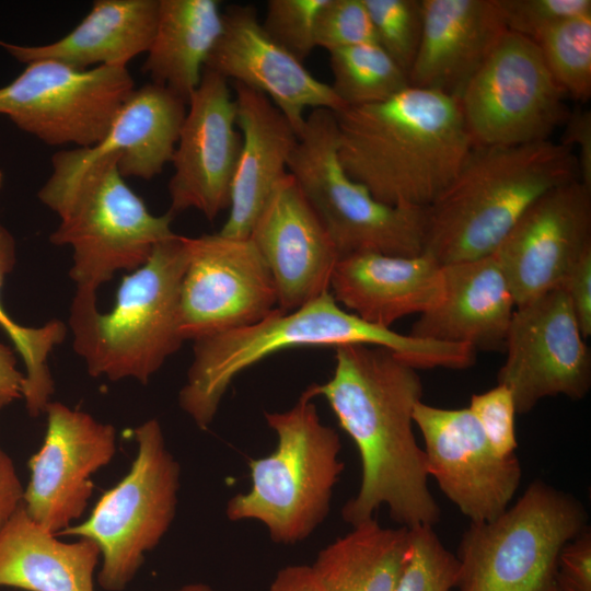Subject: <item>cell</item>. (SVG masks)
I'll return each instance as SVG.
<instances>
[{
	"label": "cell",
	"instance_id": "6da1fadb",
	"mask_svg": "<svg viewBox=\"0 0 591 591\" xmlns=\"http://www.w3.org/2000/svg\"><path fill=\"white\" fill-rule=\"evenodd\" d=\"M334 349L333 375L308 389L326 399L360 456V486L341 509L344 521L355 526L385 506L399 526H434L441 510L413 430L414 407L424 393L417 369L382 347Z\"/></svg>",
	"mask_w": 591,
	"mask_h": 591
},
{
	"label": "cell",
	"instance_id": "7a4b0ae2",
	"mask_svg": "<svg viewBox=\"0 0 591 591\" xmlns=\"http://www.w3.org/2000/svg\"><path fill=\"white\" fill-rule=\"evenodd\" d=\"M335 117L340 165L391 206L429 207L473 148L457 100L434 90L409 85Z\"/></svg>",
	"mask_w": 591,
	"mask_h": 591
},
{
	"label": "cell",
	"instance_id": "3957f363",
	"mask_svg": "<svg viewBox=\"0 0 591 591\" xmlns=\"http://www.w3.org/2000/svg\"><path fill=\"white\" fill-rule=\"evenodd\" d=\"M575 179L577 157L561 142L473 146L450 185L426 208L424 253L440 265L491 256L538 197Z\"/></svg>",
	"mask_w": 591,
	"mask_h": 591
},
{
	"label": "cell",
	"instance_id": "277c9868",
	"mask_svg": "<svg viewBox=\"0 0 591 591\" xmlns=\"http://www.w3.org/2000/svg\"><path fill=\"white\" fill-rule=\"evenodd\" d=\"M361 344L386 348L415 369L444 368L449 344L396 333L339 306L331 291L302 306L279 309L254 324L194 341V357L178 404L199 429L213 421L233 380L281 350Z\"/></svg>",
	"mask_w": 591,
	"mask_h": 591
},
{
	"label": "cell",
	"instance_id": "5b68a950",
	"mask_svg": "<svg viewBox=\"0 0 591 591\" xmlns=\"http://www.w3.org/2000/svg\"><path fill=\"white\" fill-rule=\"evenodd\" d=\"M186 263L184 236L176 234L123 278L107 313L99 312L96 298L73 296L72 347L91 376L147 384L182 347L181 287Z\"/></svg>",
	"mask_w": 591,
	"mask_h": 591
},
{
	"label": "cell",
	"instance_id": "8992f818",
	"mask_svg": "<svg viewBox=\"0 0 591 591\" xmlns=\"http://www.w3.org/2000/svg\"><path fill=\"white\" fill-rule=\"evenodd\" d=\"M119 158H102L73 176L50 181L38 199L60 223L49 241L72 250L69 276L74 294L96 297L118 270L141 267L160 243L174 237V216L151 213L118 171Z\"/></svg>",
	"mask_w": 591,
	"mask_h": 591
},
{
	"label": "cell",
	"instance_id": "52a82bcc",
	"mask_svg": "<svg viewBox=\"0 0 591 591\" xmlns=\"http://www.w3.org/2000/svg\"><path fill=\"white\" fill-rule=\"evenodd\" d=\"M314 398L306 387L291 408L265 413L276 448L250 460L251 487L227 502L230 521H258L277 544L300 543L324 522L345 468L339 434L322 422Z\"/></svg>",
	"mask_w": 591,
	"mask_h": 591
},
{
	"label": "cell",
	"instance_id": "ba28073f",
	"mask_svg": "<svg viewBox=\"0 0 591 591\" xmlns=\"http://www.w3.org/2000/svg\"><path fill=\"white\" fill-rule=\"evenodd\" d=\"M575 496L533 480L497 518L471 522L460 541L459 591H557L556 566L564 546L587 528Z\"/></svg>",
	"mask_w": 591,
	"mask_h": 591
},
{
	"label": "cell",
	"instance_id": "9c48e42d",
	"mask_svg": "<svg viewBox=\"0 0 591 591\" xmlns=\"http://www.w3.org/2000/svg\"><path fill=\"white\" fill-rule=\"evenodd\" d=\"M288 173L329 234L339 258L356 253L414 257L425 251L426 208L375 199L343 169L335 113L312 109L298 136Z\"/></svg>",
	"mask_w": 591,
	"mask_h": 591
},
{
	"label": "cell",
	"instance_id": "30bf717a",
	"mask_svg": "<svg viewBox=\"0 0 591 591\" xmlns=\"http://www.w3.org/2000/svg\"><path fill=\"white\" fill-rule=\"evenodd\" d=\"M138 450L129 472L96 502L90 517L58 535L86 538L101 552L99 584L121 591L164 537L175 518L181 466L151 418L134 430Z\"/></svg>",
	"mask_w": 591,
	"mask_h": 591
},
{
	"label": "cell",
	"instance_id": "8fae6325",
	"mask_svg": "<svg viewBox=\"0 0 591 591\" xmlns=\"http://www.w3.org/2000/svg\"><path fill=\"white\" fill-rule=\"evenodd\" d=\"M536 44L506 32L457 103L473 146L548 140L570 112Z\"/></svg>",
	"mask_w": 591,
	"mask_h": 591
},
{
	"label": "cell",
	"instance_id": "7c38bea8",
	"mask_svg": "<svg viewBox=\"0 0 591 591\" xmlns=\"http://www.w3.org/2000/svg\"><path fill=\"white\" fill-rule=\"evenodd\" d=\"M135 90L127 67L86 70L40 59L0 88V114L48 146L97 143Z\"/></svg>",
	"mask_w": 591,
	"mask_h": 591
},
{
	"label": "cell",
	"instance_id": "4fadbf2b",
	"mask_svg": "<svg viewBox=\"0 0 591 591\" xmlns=\"http://www.w3.org/2000/svg\"><path fill=\"white\" fill-rule=\"evenodd\" d=\"M184 340L195 341L254 324L278 309L273 276L250 237H230L218 232L184 236Z\"/></svg>",
	"mask_w": 591,
	"mask_h": 591
},
{
	"label": "cell",
	"instance_id": "5bb4252c",
	"mask_svg": "<svg viewBox=\"0 0 591 591\" xmlns=\"http://www.w3.org/2000/svg\"><path fill=\"white\" fill-rule=\"evenodd\" d=\"M583 339L559 288L515 308L497 380L511 391L517 414L548 396L581 399L588 394L591 355Z\"/></svg>",
	"mask_w": 591,
	"mask_h": 591
},
{
	"label": "cell",
	"instance_id": "9a60e30c",
	"mask_svg": "<svg viewBox=\"0 0 591 591\" xmlns=\"http://www.w3.org/2000/svg\"><path fill=\"white\" fill-rule=\"evenodd\" d=\"M424 439L428 476L471 522L490 521L514 497L522 476L517 454L500 456L468 407L418 402L413 412Z\"/></svg>",
	"mask_w": 591,
	"mask_h": 591
},
{
	"label": "cell",
	"instance_id": "2e32d148",
	"mask_svg": "<svg viewBox=\"0 0 591 591\" xmlns=\"http://www.w3.org/2000/svg\"><path fill=\"white\" fill-rule=\"evenodd\" d=\"M45 414V438L28 461L23 506L32 520L58 535L86 509L92 476L115 455L116 430L60 402H50Z\"/></svg>",
	"mask_w": 591,
	"mask_h": 591
},
{
	"label": "cell",
	"instance_id": "e0dca14e",
	"mask_svg": "<svg viewBox=\"0 0 591 591\" xmlns=\"http://www.w3.org/2000/svg\"><path fill=\"white\" fill-rule=\"evenodd\" d=\"M173 153L174 173L169 182L170 209L175 216L187 209L213 220L230 206L231 186L242 136L229 81L204 69Z\"/></svg>",
	"mask_w": 591,
	"mask_h": 591
},
{
	"label": "cell",
	"instance_id": "ac0fdd59",
	"mask_svg": "<svg viewBox=\"0 0 591 591\" xmlns=\"http://www.w3.org/2000/svg\"><path fill=\"white\" fill-rule=\"evenodd\" d=\"M591 246V189L579 179L538 197L519 218L494 256L515 308L557 289Z\"/></svg>",
	"mask_w": 591,
	"mask_h": 591
},
{
	"label": "cell",
	"instance_id": "d6986e66",
	"mask_svg": "<svg viewBox=\"0 0 591 591\" xmlns=\"http://www.w3.org/2000/svg\"><path fill=\"white\" fill-rule=\"evenodd\" d=\"M204 69L265 94L298 136L308 108L334 113L346 108L331 84L315 78L304 62L269 37L252 4L225 8L222 33Z\"/></svg>",
	"mask_w": 591,
	"mask_h": 591
},
{
	"label": "cell",
	"instance_id": "ffe728a7",
	"mask_svg": "<svg viewBox=\"0 0 591 591\" xmlns=\"http://www.w3.org/2000/svg\"><path fill=\"white\" fill-rule=\"evenodd\" d=\"M248 237L273 276L279 310H296L329 291L339 254L291 174L275 187Z\"/></svg>",
	"mask_w": 591,
	"mask_h": 591
},
{
	"label": "cell",
	"instance_id": "44dd1931",
	"mask_svg": "<svg viewBox=\"0 0 591 591\" xmlns=\"http://www.w3.org/2000/svg\"><path fill=\"white\" fill-rule=\"evenodd\" d=\"M186 102L153 82L135 89L94 146L61 150L51 158L48 179H67L91 163L116 155L123 177L151 179L172 161L186 115Z\"/></svg>",
	"mask_w": 591,
	"mask_h": 591
},
{
	"label": "cell",
	"instance_id": "7402d4cb",
	"mask_svg": "<svg viewBox=\"0 0 591 591\" xmlns=\"http://www.w3.org/2000/svg\"><path fill=\"white\" fill-rule=\"evenodd\" d=\"M422 33L410 86L459 99L507 32L496 0H421Z\"/></svg>",
	"mask_w": 591,
	"mask_h": 591
},
{
	"label": "cell",
	"instance_id": "603a6c76",
	"mask_svg": "<svg viewBox=\"0 0 591 591\" xmlns=\"http://www.w3.org/2000/svg\"><path fill=\"white\" fill-rule=\"evenodd\" d=\"M441 300L412 326L414 337L505 350L515 302L494 255L442 265Z\"/></svg>",
	"mask_w": 591,
	"mask_h": 591
},
{
	"label": "cell",
	"instance_id": "cb8c5ba5",
	"mask_svg": "<svg viewBox=\"0 0 591 591\" xmlns=\"http://www.w3.org/2000/svg\"><path fill=\"white\" fill-rule=\"evenodd\" d=\"M329 291L358 317L391 328L397 320L422 314L441 300L442 265L426 253L414 257L356 253L339 258Z\"/></svg>",
	"mask_w": 591,
	"mask_h": 591
},
{
	"label": "cell",
	"instance_id": "d4e9b609",
	"mask_svg": "<svg viewBox=\"0 0 591 591\" xmlns=\"http://www.w3.org/2000/svg\"><path fill=\"white\" fill-rule=\"evenodd\" d=\"M234 90L242 146L231 186L229 216L219 233L248 237L269 196L288 174L298 134L265 94L239 83H234Z\"/></svg>",
	"mask_w": 591,
	"mask_h": 591
},
{
	"label": "cell",
	"instance_id": "484cf974",
	"mask_svg": "<svg viewBox=\"0 0 591 591\" xmlns=\"http://www.w3.org/2000/svg\"><path fill=\"white\" fill-rule=\"evenodd\" d=\"M159 0H96L84 19L66 36L40 46L0 42L23 63L49 59L74 69L126 67L147 53L154 36Z\"/></svg>",
	"mask_w": 591,
	"mask_h": 591
},
{
	"label": "cell",
	"instance_id": "4316f807",
	"mask_svg": "<svg viewBox=\"0 0 591 591\" xmlns=\"http://www.w3.org/2000/svg\"><path fill=\"white\" fill-rule=\"evenodd\" d=\"M99 546L62 542L30 518L23 503L0 531V587L25 591H94Z\"/></svg>",
	"mask_w": 591,
	"mask_h": 591
},
{
	"label": "cell",
	"instance_id": "83f0119b",
	"mask_svg": "<svg viewBox=\"0 0 591 591\" xmlns=\"http://www.w3.org/2000/svg\"><path fill=\"white\" fill-rule=\"evenodd\" d=\"M222 28L223 11L218 0H159L143 71L153 83L188 103Z\"/></svg>",
	"mask_w": 591,
	"mask_h": 591
},
{
	"label": "cell",
	"instance_id": "f1b7e54d",
	"mask_svg": "<svg viewBox=\"0 0 591 591\" xmlns=\"http://www.w3.org/2000/svg\"><path fill=\"white\" fill-rule=\"evenodd\" d=\"M408 543L407 528L372 518L321 549L311 568L321 591H394Z\"/></svg>",
	"mask_w": 591,
	"mask_h": 591
},
{
	"label": "cell",
	"instance_id": "f546056e",
	"mask_svg": "<svg viewBox=\"0 0 591 591\" xmlns=\"http://www.w3.org/2000/svg\"><path fill=\"white\" fill-rule=\"evenodd\" d=\"M16 262V244L12 233L0 222V292L5 277ZM0 328L8 335L21 356L24 367L22 398L31 417L45 413L55 392L48 358L67 335L60 320H51L39 327L16 323L4 310L0 298Z\"/></svg>",
	"mask_w": 591,
	"mask_h": 591
},
{
	"label": "cell",
	"instance_id": "4dcf8cb0",
	"mask_svg": "<svg viewBox=\"0 0 591 591\" xmlns=\"http://www.w3.org/2000/svg\"><path fill=\"white\" fill-rule=\"evenodd\" d=\"M334 93L356 107L385 101L409 86L406 72L378 43L328 51Z\"/></svg>",
	"mask_w": 591,
	"mask_h": 591
},
{
	"label": "cell",
	"instance_id": "1f68e13d",
	"mask_svg": "<svg viewBox=\"0 0 591 591\" xmlns=\"http://www.w3.org/2000/svg\"><path fill=\"white\" fill-rule=\"evenodd\" d=\"M565 92L586 102L591 95V13L560 21L532 39Z\"/></svg>",
	"mask_w": 591,
	"mask_h": 591
},
{
	"label": "cell",
	"instance_id": "d6a6232c",
	"mask_svg": "<svg viewBox=\"0 0 591 591\" xmlns=\"http://www.w3.org/2000/svg\"><path fill=\"white\" fill-rule=\"evenodd\" d=\"M409 530L405 565L394 591H454L459 561L442 543L433 526Z\"/></svg>",
	"mask_w": 591,
	"mask_h": 591
},
{
	"label": "cell",
	"instance_id": "836d02e7",
	"mask_svg": "<svg viewBox=\"0 0 591 591\" xmlns=\"http://www.w3.org/2000/svg\"><path fill=\"white\" fill-rule=\"evenodd\" d=\"M363 2L378 44L408 77L421 39V0H363Z\"/></svg>",
	"mask_w": 591,
	"mask_h": 591
},
{
	"label": "cell",
	"instance_id": "e575fe53",
	"mask_svg": "<svg viewBox=\"0 0 591 591\" xmlns=\"http://www.w3.org/2000/svg\"><path fill=\"white\" fill-rule=\"evenodd\" d=\"M325 2L269 0L262 26L271 39L304 62L316 48V20Z\"/></svg>",
	"mask_w": 591,
	"mask_h": 591
},
{
	"label": "cell",
	"instance_id": "d590c367",
	"mask_svg": "<svg viewBox=\"0 0 591 591\" xmlns=\"http://www.w3.org/2000/svg\"><path fill=\"white\" fill-rule=\"evenodd\" d=\"M315 40L327 51L378 43L363 0H326L316 20Z\"/></svg>",
	"mask_w": 591,
	"mask_h": 591
},
{
	"label": "cell",
	"instance_id": "8d00e7d4",
	"mask_svg": "<svg viewBox=\"0 0 591 591\" xmlns=\"http://www.w3.org/2000/svg\"><path fill=\"white\" fill-rule=\"evenodd\" d=\"M508 32L534 39L545 28L591 13L590 0H496Z\"/></svg>",
	"mask_w": 591,
	"mask_h": 591
},
{
	"label": "cell",
	"instance_id": "74e56055",
	"mask_svg": "<svg viewBox=\"0 0 591 591\" xmlns=\"http://www.w3.org/2000/svg\"><path fill=\"white\" fill-rule=\"evenodd\" d=\"M468 408L497 454H515L517 409L512 393L507 386L497 384L484 393L472 395Z\"/></svg>",
	"mask_w": 591,
	"mask_h": 591
},
{
	"label": "cell",
	"instance_id": "f35d334b",
	"mask_svg": "<svg viewBox=\"0 0 591 591\" xmlns=\"http://www.w3.org/2000/svg\"><path fill=\"white\" fill-rule=\"evenodd\" d=\"M557 591H591V531L587 528L561 549L556 566Z\"/></svg>",
	"mask_w": 591,
	"mask_h": 591
},
{
	"label": "cell",
	"instance_id": "ab89813d",
	"mask_svg": "<svg viewBox=\"0 0 591 591\" xmlns=\"http://www.w3.org/2000/svg\"><path fill=\"white\" fill-rule=\"evenodd\" d=\"M567 296L583 338L591 335V246L569 269L558 287Z\"/></svg>",
	"mask_w": 591,
	"mask_h": 591
},
{
	"label": "cell",
	"instance_id": "60d3db41",
	"mask_svg": "<svg viewBox=\"0 0 591 591\" xmlns=\"http://www.w3.org/2000/svg\"><path fill=\"white\" fill-rule=\"evenodd\" d=\"M560 142L572 151L573 147L579 149L577 157L579 181L591 189V112L589 109L569 114Z\"/></svg>",
	"mask_w": 591,
	"mask_h": 591
},
{
	"label": "cell",
	"instance_id": "b9f144b4",
	"mask_svg": "<svg viewBox=\"0 0 591 591\" xmlns=\"http://www.w3.org/2000/svg\"><path fill=\"white\" fill-rule=\"evenodd\" d=\"M23 495L14 463L0 448V531L23 503Z\"/></svg>",
	"mask_w": 591,
	"mask_h": 591
},
{
	"label": "cell",
	"instance_id": "7bdbcfd3",
	"mask_svg": "<svg viewBox=\"0 0 591 591\" xmlns=\"http://www.w3.org/2000/svg\"><path fill=\"white\" fill-rule=\"evenodd\" d=\"M16 364L14 351L0 343V409L22 397L24 373Z\"/></svg>",
	"mask_w": 591,
	"mask_h": 591
},
{
	"label": "cell",
	"instance_id": "ee69618b",
	"mask_svg": "<svg viewBox=\"0 0 591 591\" xmlns=\"http://www.w3.org/2000/svg\"><path fill=\"white\" fill-rule=\"evenodd\" d=\"M268 591H321L311 566L289 565L276 573Z\"/></svg>",
	"mask_w": 591,
	"mask_h": 591
},
{
	"label": "cell",
	"instance_id": "f6af8a7d",
	"mask_svg": "<svg viewBox=\"0 0 591 591\" xmlns=\"http://www.w3.org/2000/svg\"><path fill=\"white\" fill-rule=\"evenodd\" d=\"M177 591H217L206 583H189L179 588Z\"/></svg>",
	"mask_w": 591,
	"mask_h": 591
},
{
	"label": "cell",
	"instance_id": "bcb514c9",
	"mask_svg": "<svg viewBox=\"0 0 591 591\" xmlns=\"http://www.w3.org/2000/svg\"><path fill=\"white\" fill-rule=\"evenodd\" d=\"M2 179H3V176H2V172L0 171V187L2 185Z\"/></svg>",
	"mask_w": 591,
	"mask_h": 591
}]
</instances>
